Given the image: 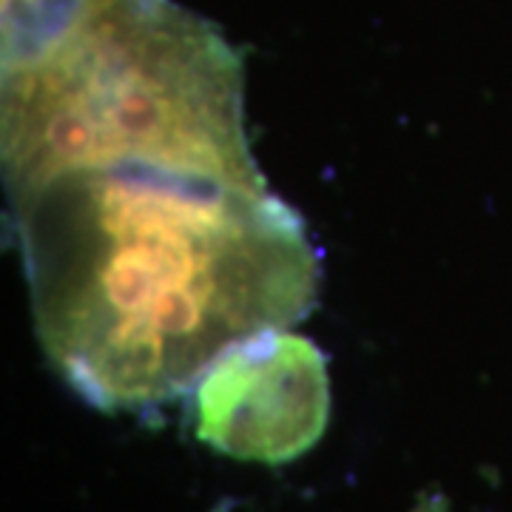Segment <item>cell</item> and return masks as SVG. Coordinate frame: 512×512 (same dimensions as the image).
Instances as JSON below:
<instances>
[{
  "label": "cell",
  "instance_id": "obj_4",
  "mask_svg": "<svg viewBox=\"0 0 512 512\" xmlns=\"http://www.w3.org/2000/svg\"><path fill=\"white\" fill-rule=\"evenodd\" d=\"M100 0H3V74L35 66Z\"/></svg>",
  "mask_w": 512,
  "mask_h": 512
},
{
  "label": "cell",
  "instance_id": "obj_3",
  "mask_svg": "<svg viewBox=\"0 0 512 512\" xmlns=\"http://www.w3.org/2000/svg\"><path fill=\"white\" fill-rule=\"evenodd\" d=\"M330 416L325 353L271 330L222 353L197 384V436L225 456L282 464L311 450Z\"/></svg>",
  "mask_w": 512,
  "mask_h": 512
},
{
  "label": "cell",
  "instance_id": "obj_2",
  "mask_svg": "<svg viewBox=\"0 0 512 512\" xmlns=\"http://www.w3.org/2000/svg\"><path fill=\"white\" fill-rule=\"evenodd\" d=\"M242 57L174 0H100L35 66L3 74L9 197L77 165L165 163L265 183Z\"/></svg>",
  "mask_w": 512,
  "mask_h": 512
},
{
  "label": "cell",
  "instance_id": "obj_1",
  "mask_svg": "<svg viewBox=\"0 0 512 512\" xmlns=\"http://www.w3.org/2000/svg\"><path fill=\"white\" fill-rule=\"evenodd\" d=\"M9 202L37 342L100 410L197 387L222 353L302 322L319 293V251L268 183L123 160Z\"/></svg>",
  "mask_w": 512,
  "mask_h": 512
}]
</instances>
